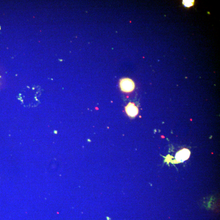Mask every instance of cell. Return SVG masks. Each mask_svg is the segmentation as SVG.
Instances as JSON below:
<instances>
[{
    "mask_svg": "<svg viewBox=\"0 0 220 220\" xmlns=\"http://www.w3.org/2000/svg\"><path fill=\"white\" fill-rule=\"evenodd\" d=\"M182 3L185 7L186 8H190L194 5V1H183Z\"/></svg>",
    "mask_w": 220,
    "mask_h": 220,
    "instance_id": "4",
    "label": "cell"
},
{
    "mask_svg": "<svg viewBox=\"0 0 220 220\" xmlns=\"http://www.w3.org/2000/svg\"><path fill=\"white\" fill-rule=\"evenodd\" d=\"M125 111L127 115L132 118L136 117L139 113L138 108L133 103H129L125 107Z\"/></svg>",
    "mask_w": 220,
    "mask_h": 220,
    "instance_id": "3",
    "label": "cell"
},
{
    "mask_svg": "<svg viewBox=\"0 0 220 220\" xmlns=\"http://www.w3.org/2000/svg\"><path fill=\"white\" fill-rule=\"evenodd\" d=\"M190 155V151L188 149L184 148L176 153L175 156V159L178 162H183L189 159Z\"/></svg>",
    "mask_w": 220,
    "mask_h": 220,
    "instance_id": "2",
    "label": "cell"
},
{
    "mask_svg": "<svg viewBox=\"0 0 220 220\" xmlns=\"http://www.w3.org/2000/svg\"><path fill=\"white\" fill-rule=\"evenodd\" d=\"M119 86L122 91L126 93L132 92L135 88V83L129 78H124L121 80Z\"/></svg>",
    "mask_w": 220,
    "mask_h": 220,
    "instance_id": "1",
    "label": "cell"
}]
</instances>
